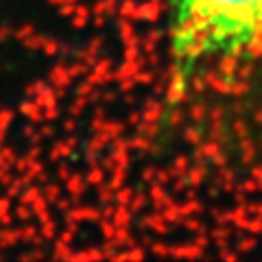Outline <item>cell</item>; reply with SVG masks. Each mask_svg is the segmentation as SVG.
Wrapping results in <instances>:
<instances>
[{
    "label": "cell",
    "mask_w": 262,
    "mask_h": 262,
    "mask_svg": "<svg viewBox=\"0 0 262 262\" xmlns=\"http://www.w3.org/2000/svg\"><path fill=\"white\" fill-rule=\"evenodd\" d=\"M173 94L210 63L262 48V0H168Z\"/></svg>",
    "instance_id": "obj_1"
}]
</instances>
